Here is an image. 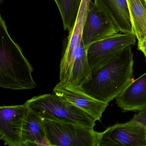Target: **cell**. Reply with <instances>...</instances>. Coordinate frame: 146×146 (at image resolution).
Segmentation results:
<instances>
[{
    "label": "cell",
    "mask_w": 146,
    "mask_h": 146,
    "mask_svg": "<svg viewBox=\"0 0 146 146\" xmlns=\"http://www.w3.org/2000/svg\"><path fill=\"white\" fill-rule=\"evenodd\" d=\"M131 20L132 32L138 42L146 36V9L141 0H126Z\"/></svg>",
    "instance_id": "obj_14"
},
{
    "label": "cell",
    "mask_w": 146,
    "mask_h": 146,
    "mask_svg": "<svg viewBox=\"0 0 146 146\" xmlns=\"http://www.w3.org/2000/svg\"><path fill=\"white\" fill-rule=\"evenodd\" d=\"M0 35V87L13 90L36 88L32 76L33 68L20 47L12 39L1 16Z\"/></svg>",
    "instance_id": "obj_3"
},
{
    "label": "cell",
    "mask_w": 146,
    "mask_h": 146,
    "mask_svg": "<svg viewBox=\"0 0 146 146\" xmlns=\"http://www.w3.org/2000/svg\"><path fill=\"white\" fill-rule=\"evenodd\" d=\"M43 121L51 146H97L99 132L94 128L45 119Z\"/></svg>",
    "instance_id": "obj_5"
},
{
    "label": "cell",
    "mask_w": 146,
    "mask_h": 146,
    "mask_svg": "<svg viewBox=\"0 0 146 146\" xmlns=\"http://www.w3.org/2000/svg\"><path fill=\"white\" fill-rule=\"evenodd\" d=\"M116 100L123 111H138L146 106V72L131 82Z\"/></svg>",
    "instance_id": "obj_12"
},
{
    "label": "cell",
    "mask_w": 146,
    "mask_h": 146,
    "mask_svg": "<svg viewBox=\"0 0 146 146\" xmlns=\"http://www.w3.org/2000/svg\"><path fill=\"white\" fill-rule=\"evenodd\" d=\"M146 146V127L130 120L99 132L97 146Z\"/></svg>",
    "instance_id": "obj_7"
},
{
    "label": "cell",
    "mask_w": 146,
    "mask_h": 146,
    "mask_svg": "<svg viewBox=\"0 0 146 146\" xmlns=\"http://www.w3.org/2000/svg\"><path fill=\"white\" fill-rule=\"evenodd\" d=\"M138 111L139 113L131 120L138 122L146 127V106Z\"/></svg>",
    "instance_id": "obj_16"
},
{
    "label": "cell",
    "mask_w": 146,
    "mask_h": 146,
    "mask_svg": "<svg viewBox=\"0 0 146 146\" xmlns=\"http://www.w3.org/2000/svg\"><path fill=\"white\" fill-rule=\"evenodd\" d=\"M94 2L119 32L132 33L126 0H94Z\"/></svg>",
    "instance_id": "obj_11"
},
{
    "label": "cell",
    "mask_w": 146,
    "mask_h": 146,
    "mask_svg": "<svg viewBox=\"0 0 146 146\" xmlns=\"http://www.w3.org/2000/svg\"><path fill=\"white\" fill-rule=\"evenodd\" d=\"M29 108L45 119L94 128L96 121L86 112L54 94L34 96L25 102Z\"/></svg>",
    "instance_id": "obj_4"
},
{
    "label": "cell",
    "mask_w": 146,
    "mask_h": 146,
    "mask_svg": "<svg viewBox=\"0 0 146 146\" xmlns=\"http://www.w3.org/2000/svg\"><path fill=\"white\" fill-rule=\"evenodd\" d=\"M52 94L74 105L101 121L102 114L108 106L107 102L96 100L84 93L80 87L60 82L53 90Z\"/></svg>",
    "instance_id": "obj_9"
},
{
    "label": "cell",
    "mask_w": 146,
    "mask_h": 146,
    "mask_svg": "<svg viewBox=\"0 0 146 146\" xmlns=\"http://www.w3.org/2000/svg\"><path fill=\"white\" fill-rule=\"evenodd\" d=\"M141 1L146 9V0H141Z\"/></svg>",
    "instance_id": "obj_18"
},
{
    "label": "cell",
    "mask_w": 146,
    "mask_h": 146,
    "mask_svg": "<svg viewBox=\"0 0 146 146\" xmlns=\"http://www.w3.org/2000/svg\"><path fill=\"white\" fill-rule=\"evenodd\" d=\"M91 0H82L75 25L69 32L60 65V80L80 87L91 76L87 48L83 40L84 28Z\"/></svg>",
    "instance_id": "obj_2"
},
{
    "label": "cell",
    "mask_w": 146,
    "mask_h": 146,
    "mask_svg": "<svg viewBox=\"0 0 146 146\" xmlns=\"http://www.w3.org/2000/svg\"><path fill=\"white\" fill-rule=\"evenodd\" d=\"M133 53L131 46L117 58L91 72V76L80 88L98 100L109 103L131 82L133 76Z\"/></svg>",
    "instance_id": "obj_1"
},
{
    "label": "cell",
    "mask_w": 146,
    "mask_h": 146,
    "mask_svg": "<svg viewBox=\"0 0 146 146\" xmlns=\"http://www.w3.org/2000/svg\"><path fill=\"white\" fill-rule=\"evenodd\" d=\"M136 39L132 33L119 32L92 43L87 49L91 72L117 58L128 47L134 46Z\"/></svg>",
    "instance_id": "obj_6"
},
{
    "label": "cell",
    "mask_w": 146,
    "mask_h": 146,
    "mask_svg": "<svg viewBox=\"0 0 146 146\" xmlns=\"http://www.w3.org/2000/svg\"><path fill=\"white\" fill-rule=\"evenodd\" d=\"M59 10L65 31L73 29L78 15L82 0H54Z\"/></svg>",
    "instance_id": "obj_15"
},
{
    "label": "cell",
    "mask_w": 146,
    "mask_h": 146,
    "mask_svg": "<svg viewBox=\"0 0 146 146\" xmlns=\"http://www.w3.org/2000/svg\"><path fill=\"white\" fill-rule=\"evenodd\" d=\"M119 32L113 24L91 0L82 35L87 49L92 43Z\"/></svg>",
    "instance_id": "obj_10"
},
{
    "label": "cell",
    "mask_w": 146,
    "mask_h": 146,
    "mask_svg": "<svg viewBox=\"0 0 146 146\" xmlns=\"http://www.w3.org/2000/svg\"><path fill=\"white\" fill-rule=\"evenodd\" d=\"M137 49L142 52L145 56L146 61V36L137 42Z\"/></svg>",
    "instance_id": "obj_17"
},
{
    "label": "cell",
    "mask_w": 146,
    "mask_h": 146,
    "mask_svg": "<svg viewBox=\"0 0 146 146\" xmlns=\"http://www.w3.org/2000/svg\"><path fill=\"white\" fill-rule=\"evenodd\" d=\"M21 146H51L43 119L29 108L24 123Z\"/></svg>",
    "instance_id": "obj_13"
},
{
    "label": "cell",
    "mask_w": 146,
    "mask_h": 146,
    "mask_svg": "<svg viewBox=\"0 0 146 146\" xmlns=\"http://www.w3.org/2000/svg\"><path fill=\"white\" fill-rule=\"evenodd\" d=\"M29 111L25 103L0 107V139L5 145L21 146L24 123Z\"/></svg>",
    "instance_id": "obj_8"
},
{
    "label": "cell",
    "mask_w": 146,
    "mask_h": 146,
    "mask_svg": "<svg viewBox=\"0 0 146 146\" xmlns=\"http://www.w3.org/2000/svg\"><path fill=\"white\" fill-rule=\"evenodd\" d=\"M0 1H1V2H2V1H4V0H0Z\"/></svg>",
    "instance_id": "obj_19"
}]
</instances>
